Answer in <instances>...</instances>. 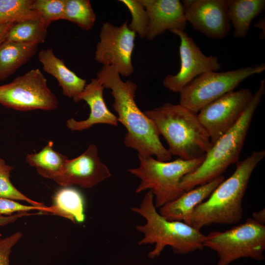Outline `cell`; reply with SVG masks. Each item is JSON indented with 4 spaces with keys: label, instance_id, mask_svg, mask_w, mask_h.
I'll use <instances>...</instances> for the list:
<instances>
[{
    "label": "cell",
    "instance_id": "1",
    "mask_svg": "<svg viewBox=\"0 0 265 265\" xmlns=\"http://www.w3.org/2000/svg\"><path fill=\"white\" fill-rule=\"evenodd\" d=\"M97 78L105 88L111 90L114 98L112 106L118 114V122L127 130L125 145L136 150L138 155L155 156L159 160H170L172 155L160 141L156 126L135 102L137 84L131 80L123 81L114 67L110 65H103L97 73Z\"/></svg>",
    "mask_w": 265,
    "mask_h": 265
},
{
    "label": "cell",
    "instance_id": "2",
    "mask_svg": "<svg viewBox=\"0 0 265 265\" xmlns=\"http://www.w3.org/2000/svg\"><path fill=\"white\" fill-rule=\"evenodd\" d=\"M265 157V151H254L236 163L234 172L224 180L207 200L193 210L190 226L200 230L212 224L230 225L239 222L243 214L242 200L251 176Z\"/></svg>",
    "mask_w": 265,
    "mask_h": 265
},
{
    "label": "cell",
    "instance_id": "3",
    "mask_svg": "<svg viewBox=\"0 0 265 265\" xmlns=\"http://www.w3.org/2000/svg\"><path fill=\"white\" fill-rule=\"evenodd\" d=\"M144 112L166 141L172 156L193 160L205 156L212 146L197 113L180 104L166 103Z\"/></svg>",
    "mask_w": 265,
    "mask_h": 265
},
{
    "label": "cell",
    "instance_id": "4",
    "mask_svg": "<svg viewBox=\"0 0 265 265\" xmlns=\"http://www.w3.org/2000/svg\"><path fill=\"white\" fill-rule=\"evenodd\" d=\"M265 93L264 79L237 124L212 144L194 171L182 178L180 186L182 190L187 191L213 180L238 161L254 114Z\"/></svg>",
    "mask_w": 265,
    "mask_h": 265
},
{
    "label": "cell",
    "instance_id": "5",
    "mask_svg": "<svg viewBox=\"0 0 265 265\" xmlns=\"http://www.w3.org/2000/svg\"><path fill=\"white\" fill-rule=\"evenodd\" d=\"M131 210L146 220L144 224L136 226V229L143 235L139 245L155 244L148 254L149 258L159 257L166 246L180 254L203 250L206 236L200 230L183 222L170 221L161 215L156 210L150 190L145 193L140 205L132 207Z\"/></svg>",
    "mask_w": 265,
    "mask_h": 265
},
{
    "label": "cell",
    "instance_id": "6",
    "mask_svg": "<svg viewBox=\"0 0 265 265\" xmlns=\"http://www.w3.org/2000/svg\"><path fill=\"white\" fill-rule=\"evenodd\" d=\"M204 157L190 160L178 159L172 161H162L152 156L138 155L139 166L128 169L140 180L135 192L149 189L154 196L156 208L161 207L185 192L180 186L182 178L194 171Z\"/></svg>",
    "mask_w": 265,
    "mask_h": 265
},
{
    "label": "cell",
    "instance_id": "7",
    "mask_svg": "<svg viewBox=\"0 0 265 265\" xmlns=\"http://www.w3.org/2000/svg\"><path fill=\"white\" fill-rule=\"evenodd\" d=\"M203 245L216 252L217 265H229L242 258L262 261L265 259V226L248 218L244 223L229 230L210 232L206 236Z\"/></svg>",
    "mask_w": 265,
    "mask_h": 265
},
{
    "label": "cell",
    "instance_id": "8",
    "mask_svg": "<svg viewBox=\"0 0 265 265\" xmlns=\"http://www.w3.org/2000/svg\"><path fill=\"white\" fill-rule=\"evenodd\" d=\"M265 70V63L232 70L204 73L180 93V104L198 113L204 106L237 88L243 80Z\"/></svg>",
    "mask_w": 265,
    "mask_h": 265
},
{
    "label": "cell",
    "instance_id": "9",
    "mask_svg": "<svg viewBox=\"0 0 265 265\" xmlns=\"http://www.w3.org/2000/svg\"><path fill=\"white\" fill-rule=\"evenodd\" d=\"M0 104L20 111L56 109L59 102L39 69H32L11 82L0 85Z\"/></svg>",
    "mask_w": 265,
    "mask_h": 265
},
{
    "label": "cell",
    "instance_id": "10",
    "mask_svg": "<svg viewBox=\"0 0 265 265\" xmlns=\"http://www.w3.org/2000/svg\"><path fill=\"white\" fill-rule=\"evenodd\" d=\"M136 33L126 21L119 26L106 22L103 24L96 45L95 59L103 65L114 67L120 76L129 77L133 72L132 56Z\"/></svg>",
    "mask_w": 265,
    "mask_h": 265
},
{
    "label": "cell",
    "instance_id": "11",
    "mask_svg": "<svg viewBox=\"0 0 265 265\" xmlns=\"http://www.w3.org/2000/svg\"><path fill=\"white\" fill-rule=\"evenodd\" d=\"M253 94L248 88L232 91L198 112V120L209 135L212 145L237 124Z\"/></svg>",
    "mask_w": 265,
    "mask_h": 265
},
{
    "label": "cell",
    "instance_id": "12",
    "mask_svg": "<svg viewBox=\"0 0 265 265\" xmlns=\"http://www.w3.org/2000/svg\"><path fill=\"white\" fill-rule=\"evenodd\" d=\"M180 39L179 54L181 66L175 75L169 74L162 81L163 85L174 93H180L183 89L198 76L208 72L217 71L221 66L216 56L203 53L193 40L185 31H170Z\"/></svg>",
    "mask_w": 265,
    "mask_h": 265
},
{
    "label": "cell",
    "instance_id": "13",
    "mask_svg": "<svg viewBox=\"0 0 265 265\" xmlns=\"http://www.w3.org/2000/svg\"><path fill=\"white\" fill-rule=\"evenodd\" d=\"M182 2L186 19L207 37L221 39L229 33L231 24L227 0H185Z\"/></svg>",
    "mask_w": 265,
    "mask_h": 265
},
{
    "label": "cell",
    "instance_id": "14",
    "mask_svg": "<svg viewBox=\"0 0 265 265\" xmlns=\"http://www.w3.org/2000/svg\"><path fill=\"white\" fill-rule=\"evenodd\" d=\"M111 175L108 168L99 157L97 146L92 143L78 157L68 159L53 180L62 187L76 185L90 188Z\"/></svg>",
    "mask_w": 265,
    "mask_h": 265
},
{
    "label": "cell",
    "instance_id": "15",
    "mask_svg": "<svg viewBox=\"0 0 265 265\" xmlns=\"http://www.w3.org/2000/svg\"><path fill=\"white\" fill-rule=\"evenodd\" d=\"M148 18L146 38L152 40L166 30L185 31L187 21L179 0H140Z\"/></svg>",
    "mask_w": 265,
    "mask_h": 265
},
{
    "label": "cell",
    "instance_id": "16",
    "mask_svg": "<svg viewBox=\"0 0 265 265\" xmlns=\"http://www.w3.org/2000/svg\"><path fill=\"white\" fill-rule=\"evenodd\" d=\"M105 88L98 78H93L86 84L81 93L74 101H84L90 108V114L85 120L78 121L73 118L66 122L67 127L72 131H81L90 129L96 124H107L117 126V117L108 108L103 97Z\"/></svg>",
    "mask_w": 265,
    "mask_h": 265
},
{
    "label": "cell",
    "instance_id": "17",
    "mask_svg": "<svg viewBox=\"0 0 265 265\" xmlns=\"http://www.w3.org/2000/svg\"><path fill=\"white\" fill-rule=\"evenodd\" d=\"M224 179V176L221 175L207 183L185 191L176 199L160 207L159 212L168 220L181 221L190 226L194 209L208 198Z\"/></svg>",
    "mask_w": 265,
    "mask_h": 265
},
{
    "label": "cell",
    "instance_id": "18",
    "mask_svg": "<svg viewBox=\"0 0 265 265\" xmlns=\"http://www.w3.org/2000/svg\"><path fill=\"white\" fill-rule=\"evenodd\" d=\"M38 58L44 71L57 80L63 94L74 101L84 88L86 80L69 69L64 61L55 55L52 49L40 51Z\"/></svg>",
    "mask_w": 265,
    "mask_h": 265
},
{
    "label": "cell",
    "instance_id": "19",
    "mask_svg": "<svg viewBox=\"0 0 265 265\" xmlns=\"http://www.w3.org/2000/svg\"><path fill=\"white\" fill-rule=\"evenodd\" d=\"M228 14L234 28L233 35L245 38L252 21L265 9V0H227Z\"/></svg>",
    "mask_w": 265,
    "mask_h": 265
},
{
    "label": "cell",
    "instance_id": "20",
    "mask_svg": "<svg viewBox=\"0 0 265 265\" xmlns=\"http://www.w3.org/2000/svg\"><path fill=\"white\" fill-rule=\"evenodd\" d=\"M37 45L13 41L0 44V81L6 79L26 63L37 51Z\"/></svg>",
    "mask_w": 265,
    "mask_h": 265
},
{
    "label": "cell",
    "instance_id": "21",
    "mask_svg": "<svg viewBox=\"0 0 265 265\" xmlns=\"http://www.w3.org/2000/svg\"><path fill=\"white\" fill-rule=\"evenodd\" d=\"M53 142L50 141L41 150L35 153L28 154L26 162L35 167L42 177L53 179L61 171L67 156L53 149Z\"/></svg>",
    "mask_w": 265,
    "mask_h": 265
},
{
    "label": "cell",
    "instance_id": "22",
    "mask_svg": "<svg viewBox=\"0 0 265 265\" xmlns=\"http://www.w3.org/2000/svg\"><path fill=\"white\" fill-rule=\"evenodd\" d=\"M55 215L74 222H83L85 219L84 200L81 193L71 186H64L53 197Z\"/></svg>",
    "mask_w": 265,
    "mask_h": 265
},
{
    "label": "cell",
    "instance_id": "23",
    "mask_svg": "<svg viewBox=\"0 0 265 265\" xmlns=\"http://www.w3.org/2000/svg\"><path fill=\"white\" fill-rule=\"evenodd\" d=\"M50 25L40 18L15 23L8 32L4 41L38 45L45 42Z\"/></svg>",
    "mask_w": 265,
    "mask_h": 265
},
{
    "label": "cell",
    "instance_id": "24",
    "mask_svg": "<svg viewBox=\"0 0 265 265\" xmlns=\"http://www.w3.org/2000/svg\"><path fill=\"white\" fill-rule=\"evenodd\" d=\"M33 0H0V25L40 18L31 8Z\"/></svg>",
    "mask_w": 265,
    "mask_h": 265
},
{
    "label": "cell",
    "instance_id": "25",
    "mask_svg": "<svg viewBox=\"0 0 265 265\" xmlns=\"http://www.w3.org/2000/svg\"><path fill=\"white\" fill-rule=\"evenodd\" d=\"M96 15L88 0H66L63 20L89 30L94 26Z\"/></svg>",
    "mask_w": 265,
    "mask_h": 265
},
{
    "label": "cell",
    "instance_id": "26",
    "mask_svg": "<svg viewBox=\"0 0 265 265\" xmlns=\"http://www.w3.org/2000/svg\"><path fill=\"white\" fill-rule=\"evenodd\" d=\"M13 169V166L0 158V197L26 202L33 206L46 207L43 203L29 198L15 187L10 179V173Z\"/></svg>",
    "mask_w": 265,
    "mask_h": 265
},
{
    "label": "cell",
    "instance_id": "27",
    "mask_svg": "<svg viewBox=\"0 0 265 265\" xmlns=\"http://www.w3.org/2000/svg\"><path fill=\"white\" fill-rule=\"evenodd\" d=\"M65 2L66 0H33L31 8L41 19L51 24L53 21L63 20Z\"/></svg>",
    "mask_w": 265,
    "mask_h": 265
},
{
    "label": "cell",
    "instance_id": "28",
    "mask_svg": "<svg viewBox=\"0 0 265 265\" xmlns=\"http://www.w3.org/2000/svg\"><path fill=\"white\" fill-rule=\"evenodd\" d=\"M130 10L132 21L129 27L140 38H145L148 24V18L146 10L140 0H121Z\"/></svg>",
    "mask_w": 265,
    "mask_h": 265
},
{
    "label": "cell",
    "instance_id": "29",
    "mask_svg": "<svg viewBox=\"0 0 265 265\" xmlns=\"http://www.w3.org/2000/svg\"><path fill=\"white\" fill-rule=\"evenodd\" d=\"M33 210H38L45 213H51L55 214L54 207H38L33 205L22 204L15 200L0 197V214L10 215L19 212H28Z\"/></svg>",
    "mask_w": 265,
    "mask_h": 265
},
{
    "label": "cell",
    "instance_id": "30",
    "mask_svg": "<svg viewBox=\"0 0 265 265\" xmlns=\"http://www.w3.org/2000/svg\"><path fill=\"white\" fill-rule=\"evenodd\" d=\"M20 232H17L4 238H0V265H10L9 257L14 246L22 237Z\"/></svg>",
    "mask_w": 265,
    "mask_h": 265
},
{
    "label": "cell",
    "instance_id": "31",
    "mask_svg": "<svg viewBox=\"0 0 265 265\" xmlns=\"http://www.w3.org/2000/svg\"><path fill=\"white\" fill-rule=\"evenodd\" d=\"M42 214L43 212H40L39 213H28V212H19L10 215H4L0 214V227L7 224L15 222L19 218L25 216H29L35 214Z\"/></svg>",
    "mask_w": 265,
    "mask_h": 265
},
{
    "label": "cell",
    "instance_id": "32",
    "mask_svg": "<svg viewBox=\"0 0 265 265\" xmlns=\"http://www.w3.org/2000/svg\"><path fill=\"white\" fill-rule=\"evenodd\" d=\"M252 218L260 224H265V208L252 213Z\"/></svg>",
    "mask_w": 265,
    "mask_h": 265
},
{
    "label": "cell",
    "instance_id": "33",
    "mask_svg": "<svg viewBox=\"0 0 265 265\" xmlns=\"http://www.w3.org/2000/svg\"><path fill=\"white\" fill-rule=\"evenodd\" d=\"M14 24L15 23L0 25V44L4 41L8 32Z\"/></svg>",
    "mask_w": 265,
    "mask_h": 265
},
{
    "label": "cell",
    "instance_id": "34",
    "mask_svg": "<svg viewBox=\"0 0 265 265\" xmlns=\"http://www.w3.org/2000/svg\"><path fill=\"white\" fill-rule=\"evenodd\" d=\"M254 26L262 30L259 38L263 40L265 38V18H262L254 24Z\"/></svg>",
    "mask_w": 265,
    "mask_h": 265
}]
</instances>
